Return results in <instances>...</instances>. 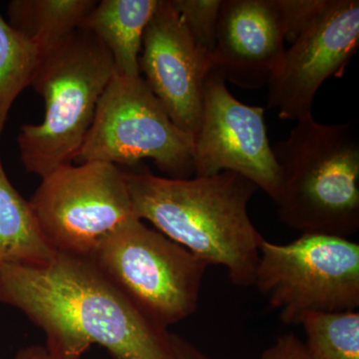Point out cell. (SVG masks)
Segmentation results:
<instances>
[{
    "label": "cell",
    "mask_w": 359,
    "mask_h": 359,
    "mask_svg": "<svg viewBox=\"0 0 359 359\" xmlns=\"http://www.w3.org/2000/svg\"><path fill=\"white\" fill-rule=\"evenodd\" d=\"M115 73L107 49L81 29L40 55L30 86L43 99L44 119L23 125L18 137L28 173L42 179L72 164Z\"/></svg>",
    "instance_id": "277c9868"
},
{
    "label": "cell",
    "mask_w": 359,
    "mask_h": 359,
    "mask_svg": "<svg viewBox=\"0 0 359 359\" xmlns=\"http://www.w3.org/2000/svg\"><path fill=\"white\" fill-rule=\"evenodd\" d=\"M159 0H102L79 25L109 52L116 74L141 76L139 58L144 33Z\"/></svg>",
    "instance_id": "4fadbf2b"
},
{
    "label": "cell",
    "mask_w": 359,
    "mask_h": 359,
    "mask_svg": "<svg viewBox=\"0 0 359 359\" xmlns=\"http://www.w3.org/2000/svg\"><path fill=\"white\" fill-rule=\"evenodd\" d=\"M56 252L45 238L29 201L14 188L0 159V266L45 264Z\"/></svg>",
    "instance_id": "5bb4252c"
},
{
    "label": "cell",
    "mask_w": 359,
    "mask_h": 359,
    "mask_svg": "<svg viewBox=\"0 0 359 359\" xmlns=\"http://www.w3.org/2000/svg\"><path fill=\"white\" fill-rule=\"evenodd\" d=\"M299 325L314 358L359 359L358 311L306 313Z\"/></svg>",
    "instance_id": "2e32d148"
},
{
    "label": "cell",
    "mask_w": 359,
    "mask_h": 359,
    "mask_svg": "<svg viewBox=\"0 0 359 359\" xmlns=\"http://www.w3.org/2000/svg\"><path fill=\"white\" fill-rule=\"evenodd\" d=\"M327 0H278L287 41H294L299 32L320 13Z\"/></svg>",
    "instance_id": "d6986e66"
},
{
    "label": "cell",
    "mask_w": 359,
    "mask_h": 359,
    "mask_svg": "<svg viewBox=\"0 0 359 359\" xmlns=\"http://www.w3.org/2000/svg\"><path fill=\"white\" fill-rule=\"evenodd\" d=\"M193 166L196 177L224 171L241 175L273 202L280 191V169L269 143L264 108L247 105L231 95L217 68L205 80Z\"/></svg>",
    "instance_id": "9c48e42d"
},
{
    "label": "cell",
    "mask_w": 359,
    "mask_h": 359,
    "mask_svg": "<svg viewBox=\"0 0 359 359\" xmlns=\"http://www.w3.org/2000/svg\"><path fill=\"white\" fill-rule=\"evenodd\" d=\"M254 285L287 325L306 313L358 311L359 244L323 233H302L289 244L264 238Z\"/></svg>",
    "instance_id": "8992f818"
},
{
    "label": "cell",
    "mask_w": 359,
    "mask_h": 359,
    "mask_svg": "<svg viewBox=\"0 0 359 359\" xmlns=\"http://www.w3.org/2000/svg\"><path fill=\"white\" fill-rule=\"evenodd\" d=\"M0 302L41 327L58 359H80L93 344L114 359L171 358V334L148 320L90 259L57 252L45 264L0 266Z\"/></svg>",
    "instance_id": "6da1fadb"
},
{
    "label": "cell",
    "mask_w": 359,
    "mask_h": 359,
    "mask_svg": "<svg viewBox=\"0 0 359 359\" xmlns=\"http://www.w3.org/2000/svg\"><path fill=\"white\" fill-rule=\"evenodd\" d=\"M137 218L208 264L226 269L238 287L254 285L264 238L248 212L259 188L224 171L194 179L163 178L149 170L124 171Z\"/></svg>",
    "instance_id": "7a4b0ae2"
},
{
    "label": "cell",
    "mask_w": 359,
    "mask_h": 359,
    "mask_svg": "<svg viewBox=\"0 0 359 359\" xmlns=\"http://www.w3.org/2000/svg\"><path fill=\"white\" fill-rule=\"evenodd\" d=\"M140 73L172 121L195 139L214 58L194 41L171 0H159L144 33Z\"/></svg>",
    "instance_id": "8fae6325"
},
{
    "label": "cell",
    "mask_w": 359,
    "mask_h": 359,
    "mask_svg": "<svg viewBox=\"0 0 359 359\" xmlns=\"http://www.w3.org/2000/svg\"><path fill=\"white\" fill-rule=\"evenodd\" d=\"M14 359H58L47 347L30 346L21 349Z\"/></svg>",
    "instance_id": "7402d4cb"
},
{
    "label": "cell",
    "mask_w": 359,
    "mask_h": 359,
    "mask_svg": "<svg viewBox=\"0 0 359 359\" xmlns=\"http://www.w3.org/2000/svg\"><path fill=\"white\" fill-rule=\"evenodd\" d=\"M170 359H212L194 346L188 340L171 334V358Z\"/></svg>",
    "instance_id": "44dd1931"
},
{
    "label": "cell",
    "mask_w": 359,
    "mask_h": 359,
    "mask_svg": "<svg viewBox=\"0 0 359 359\" xmlns=\"http://www.w3.org/2000/svg\"><path fill=\"white\" fill-rule=\"evenodd\" d=\"M90 259L148 320L166 330L197 311L210 266L138 218L123 224Z\"/></svg>",
    "instance_id": "5b68a950"
},
{
    "label": "cell",
    "mask_w": 359,
    "mask_h": 359,
    "mask_svg": "<svg viewBox=\"0 0 359 359\" xmlns=\"http://www.w3.org/2000/svg\"><path fill=\"white\" fill-rule=\"evenodd\" d=\"M285 39L278 0H224L215 67L243 88L263 87L282 61Z\"/></svg>",
    "instance_id": "7c38bea8"
},
{
    "label": "cell",
    "mask_w": 359,
    "mask_h": 359,
    "mask_svg": "<svg viewBox=\"0 0 359 359\" xmlns=\"http://www.w3.org/2000/svg\"><path fill=\"white\" fill-rule=\"evenodd\" d=\"M259 359H316L306 344L294 334L278 337L273 344L262 353Z\"/></svg>",
    "instance_id": "ffe728a7"
},
{
    "label": "cell",
    "mask_w": 359,
    "mask_h": 359,
    "mask_svg": "<svg viewBox=\"0 0 359 359\" xmlns=\"http://www.w3.org/2000/svg\"><path fill=\"white\" fill-rule=\"evenodd\" d=\"M29 203L51 247L85 259L137 218L124 171L108 163L58 168L42 178Z\"/></svg>",
    "instance_id": "ba28073f"
},
{
    "label": "cell",
    "mask_w": 359,
    "mask_h": 359,
    "mask_svg": "<svg viewBox=\"0 0 359 359\" xmlns=\"http://www.w3.org/2000/svg\"><path fill=\"white\" fill-rule=\"evenodd\" d=\"M96 4L95 0H13L7 4V22L42 55L79 29Z\"/></svg>",
    "instance_id": "9a60e30c"
},
{
    "label": "cell",
    "mask_w": 359,
    "mask_h": 359,
    "mask_svg": "<svg viewBox=\"0 0 359 359\" xmlns=\"http://www.w3.org/2000/svg\"><path fill=\"white\" fill-rule=\"evenodd\" d=\"M196 44L214 58L224 0H171Z\"/></svg>",
    "instance_id": "ac0fdd59"
},
{
    "label": "cell",
    "mask_w": 359,
    "mask_h": 359,
    "mask_svg": "<svg viewBox=\"0 0 359 359\" xmlns=\"http://www.w3.org/2000/svg\"><path fill=\"white\" fill-rule=\"evenodd\" d=\"M358 46V0H327L285 49L268 83V107L283 120L313 117L318 89L328 78L341 75Z\"/></svg>",
    "instance_id": "30bf717a"
},
{
    "label": "cell",
    "mask_w": 359,
    "mask_h": 359,
    "mask_svg": "<svg viewBox=\"0 0 359 359\" xmlns=\"http://www.w3.org/2000/svg\"><path fill=\"white\" fill-rule=\"evenodd\" d=\"M193 152V137L172 121L143 77L115 73L75 161L135 166L151 159L170 178L189 179Z\"/></svg>",
    "instance_id": "52a82bcc"
},
{
    "label": "cell",
    "mask_w": 359,
    "mask_h": 359,
    "mask_svg": "<svg viewBox=\"0 0 359 359\" xmlns=\"http://www.w3.org/2000/svg\"><path fill=\"white\" fill-rule=\"evenodd\" d=\"M280 222L302 233L349 238L359 230V138L353 123L297 121L273 146Z\"/></svg>",
    "instance_id": "3957f363"
},
{
    "label": "cell",
    "mask_w": 359,
    "mask_h": 359,
    "mask_svg": "<svg viewBox=\"0 0 359 359\" xmlns=\"http://www.w3.org/2000/svg\"><path fill=\"white\" fill-rule=\"evenodd\" d=\"M39 57L36 47L0 14V138L14 101L32 84Z\"/></svg>",
    "instance_id": "e0dca14e"
}]
</instances>
